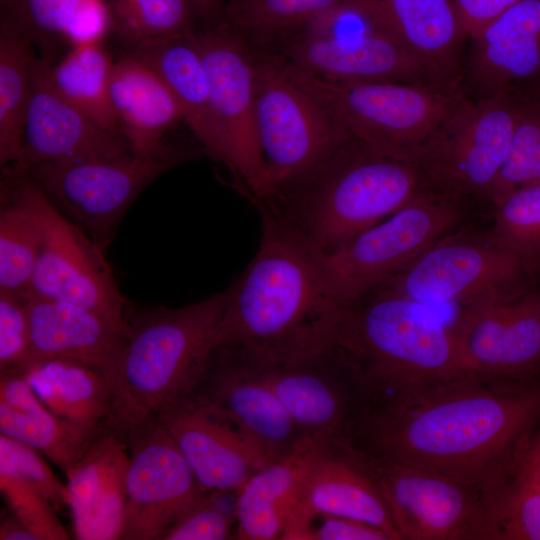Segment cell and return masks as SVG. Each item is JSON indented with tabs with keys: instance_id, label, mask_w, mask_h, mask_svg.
<instances>
[{
	"instance_id": "49",
	"label": "cell",
	"mask_w": 540,
	"mask_h": 540,
	"mask_svg": "<svg viewBox=\"0 0 540 540\" xmlns=\"http://www.w3.org/2000/svg\"><path fill=\"white\" fill-rule=\"evenodd\" d=\"M532 86L540 90V82L538 84H535V85H532Z\"/></svg>"
},
{
	"instance_id": "30",
	"label": "cell",
	"mask_w": 540,
	"mask_h": 540,
	"mask_svg": "<svg viewBox=\"0 0 540 540\" xmlns=\"http://www.w3.org/2000/svg\"><path fill=\"white\" fill-rule=\"evenodd\" d=\"M21 371L44 405L68 426L89 438L105 427L112 386L98 371L61 358L33 362Z\"/></svg>"
},
{
	"instance_id": "7",
	"label": "cell",
	"mask_w": 540,
	"mask_h": 540,
	"mask_svg": "<svg viewBox=\"0 0 540 540\" xmlns=\"http://www.w3.org/2000/svg\"><path fill=\"white\" fill-rule=\"evenodd\" d=\"M202 152L171 145L142 155L122 154L43 163L27 173L50 202L103 250L135 199L159 176Z\"/></svg>"
},
{
	"instance_id": "42",
	"label": "cell",
	"mask_w": 540,
	"mask_h": 540,
	"mask_svg": "<svg viewBox=\"0 0 540 540\" xmlns=\"http://www.w3.org/2000/svg\"><path fill=\"white\" fill-rule=\"evenodd\" d=\"M0 490L10 511L38 540L70 539L50 501L20 476L4 467H0Z\"/></svg>"
},
{
	"instance_id": "38",
	"label": "cell",
	"mask_w": 540,
	"mask_h": 540,
	"mask_svg": "<svg viewBox=\"0 0 540 540\" xmlns=\"http://www.w3.org/2000/svg\"><path fill=\"white\" fill-rule=\"evenodd\" d=\"M489 236L516 256L526 273L540 265V184L516 188L495 204Z\"/></svg>"
},
{
	"instance_id": "18",
	"label": "cell",
	"mask_w": 540,
	"mask_h": 540,
	"mask_svg": "<svg viewBox=\"0 0 540 540\" xmlns=\"http://www.w3.org/2000/svg\"><path fill=\"white\" fill-rule=\"evenodd\" d=\"M468 371L535 378L540 297L520 291L465 306L451 327Z\"/></svg>"
},
{
	"instance_id": "34",
	"label": "cell",
	"mask_w": 540,
	"mask_h": 540,
	"mask_svg": "<svg viewBox=\"0 0 540 540\" xmlns=\"http://www.w3.org/2000/svg\"><path fill=\"white\" fill-rule=\"evenodd\" d=\"M351 0H225L220 24L251 48L265 50Z\"/></svg>"
},
{
	"instance_id": "29",
	"label": "cell",
	"mask_w": 540,
	"mask_h": 540,
	"mask_svg": "<svg viewBox=\"0 0 540 540\" xmlns=\"http://www.w3.org/2000/svg\"><path fill=\"white\" fill-rule=\"evenodd\" d=\"M477 79L493 92L540 82V0L515 4L474 39Z\"/></svg>"
},
{
	"instance_id": "45",
	"label": "cell",
	"mask_w": 540,
	"mask_h": 540,
	"mask_svg": "<svg viewBox=\"0 0 540 540\" xmlns=\"http://www.w3.org/2000/svg\"><path fill=\"white\" fill-rule=\"evenodd\" d=\"M303 540H391V538L385 531L368 522L319 514L310 521Z\"/></svg>"
},
{
	"instance_id": "44",
	"label": "cell",
	"mask_w": 540,
	"mask_h": 540,
	"mask_svg": "<svg viewBox=\"0 0 540 540\" xmlns=\"http://www.w3.org/2000/svg\"><path fill=\"white\" fill-rule=\"evenodd\" d=\"M31 349L25 301L0 292V370L23 369Z\"/></svg>"
},
{
	"instance_id": "31",
	"label": "cell",
	"mask_w": 540,
	"mask_h": 540,
	"mask_svg": "<svg viewBox=\"0 0 540 540\" xmlns=\"http://www.w3.org/2000/svg\"><path fill=\"white\" fill-rule=\"evenodd\" d=\"M0 433L34 448L64 473L94 437L55 416L19 369L0 370Z\"/></svg>"
},
{
	"instance_id": "48",
	"label": "cell",
	"mask_w": 540,
	"mask_h": 540,
	"mask_svg": "<svg viewBox=\"0 0 540 540\" xmlns=\"http://www.w3.org/2000/svg\"><path fill=\"white\" fill-rule=\"evenodd\" d=\"M0 540H38L31 530L11 511L1 518Z\"/></svg>"
},
{
	"instance_id": "14",
	"label": "cell",
	"mask_w": 540,
	"mask_h": 540,
	"mask_svg": "<svg viewBox=\"0 0 540 540\" xmlns=\"http://www.w3.org/2000/svg\"><path fill=\"white\" fill-rule=\"evenodd\" d=\"M194 36L225 144V169L254 203L264 191L265 167L256 126L253 50L222 24L198 28Z\"/></svg>"
},
{
	"instance_id": "1",
	"label": "cell",
	"mask_w": 540,
	"mask_h": 540,
	"mask_svg": "<svg viewBox=\"0 0 540 540\" xmlns=\"http://www.w3.org/2000/svg\"><path fill=\"white\" fill-rule=\"evenodd\" d=\"M540 423V382L465 371L400 391L371 394L351 446L491 493L516 470Z\"/></svg>"
},
{
	"instance_id": "3",
	"label": "cell",
	"mask_w": 540,
	"mask_h": 540,
	"mask_svg": "<svg viewBox=\"0 0 540 540\" xmlns=\"http://www.w3.org/2000/svg\"><path fill=\"white\" fill-rule=\"evenodd\" d=\"M429 188L416 162L350 137L254 206L266 208L328 255Z\"/></svg>"
},
{
	"instance_id": "33",
	"label": "cell",
	"mask_w": 540,
	"mask_h": 540,
	"mask_svg": "<svg viewBox=\"0 0 540 540\" xmlns=\"http://www.w3.org/2000/svg\"><path fill=\"white\" fill-rule=\"evenodd\" d=\"M114 62L104 40L85 42L69 49L49 74L62 97L104 127L121 133L109 98Z\"/></svg>"
},
{
	"instance_id": "26",
	"label": "cell",
	"mask_w": 540,
	"mask_h": 540,
	"mask_svg": "<svg viewBox=\"0 0 540 540\" xmlns=\"http://www.w3.org/2000/svg\"><path fill=\"white\" fill-rule=\"evenodd\" d=\"M0 32L29 43L52 67L75 45L105 41L110 26L101 0H0Z\"/></svg>"
},
{
	"instance_id": "4",
	"label": "cell",
	"mask_w": 540,
	"mask_h": 540,
	"mask_svg": "<svg viewBox=\"0 0 540 540\" xmlns=\"http://www.w3.org/2000/svg\"><path fill=\"white\" fill-rule=\"evenodd\" d=\"M226 301L227 289L177 308L128 302L106 427L122 437L192 390L216 346Z\"/></svg>"
},
{
	"instance_id": "13",
	"label": "cell",
	"mask_w": 540,
	"mask_h": 540,
	"mask_svg": "<svg viewBox=\"0 0 540 540\" xmlns=\"http://www.w3.org/2000/svg\"><path fill=\"white\" fill-rule=\"evenodd\" d=\"M249 359L310 447L351 446L369 393L342 349L331 346L296 360L268 364Z\"/></svg>"
},
{
	"instance_id": "41",
	"label": "cell",
	"mask_w": 540,
	"mask_h": 540,
	"mask_svg": "<svg viewBox=\"0 0 540 540\" xmlns=\"http://www.w3.org/2000/svg\"><path fill=\"white\" fill-rule=\"evenodd\" d=\"M236 500V492H204L165 531L161 540H225L236 538Z\"/></svg>"
},
{
	"instance_id": "9",
	"label": "cell",
	"mask_w": 540,
	"mask_h": 540,
	"mask_svg": "<svg viewBox=\"0 0 540 540\" xmlns=\"http://www.w3.org/2000/svg\"><path fill=\"white\" fill-rule=\"evenodd\" d=\"M3 169L1 181L31 207L42 229L31 296L79 305L127 330L128 301L119 291L104 250L65 217L27 173Z\"/></svg>"
},
{
	"instance_id": "24",
	"label": "cell",
	"mask_w": 540,
	"mask_h": 540,
	"mask_svg": "<svg viewBox=\"0 0 540 540\" xmlns=\"http://www.w3.org/2000/svg\"><path fill=\"white\" fill-rule=\"evenodd\" d=\"M25 306L31 349L24 368L46 359H68L98 371L112 386L128 329L69 302L31 296Z\"/></svg>"
},
{
	"instance_id": "35",
	"label": "cell",
	"mask_w": 540,
	"mask_h": 540,
	"mask_svg": "<svg viewBox=\"0 0 540 540\" xmlns=\"http://www.w3.org/2000/svg\"><path fill=\"white\" fill-rule=\"evenodd\" d=\"M42 245V229L31 207L1 181L0 292L26 301Z\"/></svg>"
},
{
	"instance_id": "15",
	"label": "cell",
	"mask_w": 540,
	"mask_h": 540,
	"mask_svg": "<svg viewBox=\"0 0 540 540\" xmlns=\"http://www.w3.org/2000/svg\"><path fill=\"white\" fill-rule=\"evenodd\" d=\"M519 259L490 236L446 235L379 287L425 305L473 303L518 292Z\"/></svg>"
},
{
	"instance_id": "32",
	"label": "cell",
	"mask_w": 540,
	"mask_h": 540,
	"mask_svg": "<svg viewBox=\"0 0 540 540\" xmlns=\"http://www.w3.org/2000/svg\"><path fill=\"white\" fill-rule=\"evenodd\" d=\"M313 448L270 462L237 492L236 538L281 539L298 505Z\"/></svg>"
},
{
	"instance_id": "37",
	"label": "cell",
	"mask_w": 540,
	"mask_h": 540,
	"mask_svg": "<svg viewBox=\"0 0 540 540\" xmlns=\"http://www.w3.org/2000/svg\"><path fill=\"white\" fill-rule=\"evenodd\" d=\"M114 37L128 51L198 29L187 0H101Z\"/></svg>"
},
{
	"instance_id": "2",
	"label": "cell",
	"mask_w": 540,
	"mask_h": 540,
	"mask_svg": "<svg viewBox=\"0 0 540 540\" xmlns=\"http://www.w3.org/2000/svg\"><path fill=\"white\" fill-rule=\"evenodd\" d=\"M256 255L227 288L216 346L258 363L327 349L339 308L329 294L324 254L264 207Z\"/></svg>"
},
{
	"instance_id": "10",
	"label": "cell",
	"mask_w": 540,
	"mask_h": 540,
	"mask_svg": "<svg viewBox=\"0 0 540 540\" xmlns=\"http://www.w3.org/2000/svg\"><path fill=\"white\" fill-rule=\"evenodd\" d=\"M450 197L429 188L324 255L327 287L334 302L349 303L381 286L445 237L460 219Z\"/></svg>"
},
{
	"instance_id": "40",
	"label": "cell",
	"mask_w": 540,
	"mask_h": 540,
	"mask_svg": "<svg viewBox=\"0 0 540 540\" xmlns=\"http://www.w3.org/2000/svg\"><path fill=\"white\" fill-rule=\"evenodd\" d=\"M495 540H540V485L518 473L489 494Z\"/></svg>"
},
{
	"instance_id": "47",
	"label": "cell",
	"mask_w": 540,
	"mask_h": 540,
	"mask_svg": "<svg viewBox=\"0 0 540 540\" xmlns=\"http://www.w3.org/2000/svg\"><path fill=\"white\" fill-rule=\"evenodd\" d=\"M515 473L540 485V423L525 446Z\"/></svg>"
},
{
	"instance_id": "17",
	"label": "cell",
	"mask_w": 540,
	"mask_h": 540,
	"mask_svg": "<svg viewBox=\"0 0 540 540\" xmlns=\"http://www.w3.org/2000/svg\"><path fill=\"white\" fill-rule=\"evenodd\" d=\"M122 438L129 465L120 539L161 540L204 492L175 441L155 417Z\"/></svg>"
},
{
	"instance_id": "6",
	"label": "cell",
	"mask_w": 540,
	"mask_h": 540,
	"mask_svg": "<svg viewBox=\"0 0 540 540\" xmlns=\"http://www.w3.org/2000/svg\"><path fill=\"white\" fill-rule=\"evenodd\" d=\"M284 62L291 76L351 137L416 163L462 97L455 88L426 83L331 82Z\"/></svg>"
},
{
	"instance_id": "46",
	"label": "cell",
	"mask_w": 540,
	"mask_h": 540,
	"mask_svg": "<svg viewBox=\"0 0 540 540\" xmlns=\"http://www.w3.org/2000/svg\"><path fill=\"white\" fill-rule=\"evenodd\" d=\"M522 0H453L466 36L477 38L506 10Z\"/></svg>"
},
{
	"instance_id": "27",
	"label": "cell",
	"mask_w": 540,
	"mask_h": 540,
	"mask_svg": "<svg viewBox=\"0 0 540 540\" xmlns=\"http://www.w3.org/2000/svg\"><path fill=\"white\" fill-rule=\"evenodd\" d=\"M194 34L145 43L124 52L148 64L163 79L177 99L184 122L198 145L206 155L226 168L225 144Z\"/></svg>"
},
{
	"instance_id": "25",
	"label": "cell",
	"mask_w": 540,
	"mask_h": 540,
	"mask_svg": "<svg viewBox=\"0 0 540 540\" xmlns=\"http://www.w3.org/2000/svg\"><path fill=\"white\" fill-rule=\"evenodd\" d=\"M109 98L121 133L137 154L153 155L169 148L166 134L184 122L181 107L163 79L127 52L114 62Z\"/></svg>"
},
{
	"instance_id": "22",
	"label": "cell",
	"mask_w": 540,
	"mask_h": 540,
	"mask_svg": "<svg viewBox=\"0 0 540 540\" xmlns=\"http://www.w3.org/2000/svg\"><path fill=\"white\" fill-rule=\"evenodd\" d=\"M155 418L175 441L203 492H238L269 462L232 424L190 395Z\"/></svg>"
},
{
	"instance_id": "5",
	"label": "cell",
	"mask_w": 540,
	"mask_h": 540,
	"mask_svg": "<svg viewBox=\"0 0 540 540\" xmlns=\"http://www.w3.org/2000/svg\"><path fill=\"white\" fill-rule=\"evenodd\" d=\"M332 344L353 362L369 395L468 371L452 328L430 306L383 287L339 306Z\"/></svg>"
},
{
	"instance_id": "43",
	"label": "cell",
	"mask_w": 540,
	"mask_h": 540,
	"mask_svg": "<svg viewBox=\"0 0 540 540\" xmlns=\"http://www.w3.org/2000/svg\"><path fill=\"white\" fill-rule=\"evenodd\" d=\"M34 448L0 433V467L20 476L46 499L56 511L67 507V488Z\"/></svg>"
},
{
	"instance_id": "12",
	"label": "cell",
	"mask_w": 540,
	"mask_h": 540,
	"mask_svg": "<svg viewBox=\"0 0 540 540\" xmlns=\"http://www.w3.org/2000/svg\"><path fill=\"white\" fill-rule=\"evenodd\" d=\"M364 456L402 540H495L489 493L480 487L431 469Z\"/></svg>"
},
{
	"instance_id": "20",
	"label": "cell",
	"mask_w": 540,
	"mask_h": 540,
	"mask_svg": "<svg viewBox=\"0 0 540 540\" xmlns=\"http://www.w3.org/2000/svg\"><path fill=\"white\" fill-rule=\"evenodd\" d=\"M50 68L36 55L22 148L17 160L3 168L25 173L38 164L130 151L121 133L104 127L54 89Z\"/></svg>"
},
{
	"instance_id": "21",
	"label": "cell",
	"mask_w": 540,
	"mask_h": 540,
	"mask_svg": "<svg viewBox=\"0 0 540 540\" xmlns=\"http://www.w3.org/2000/svg\"><path fill=\"white\" fill-rule=\"evenodd\" d=\"M361 520L402 540L366 457L349 445L313 448L298 505L281 539L303 540L313 517Z\"/></svg>"
},
{
	"instance_id": "36",
	"label": "cell",
	"mask_w": 540,
	"mask_h": 540,
	"mask_svg": "<svg viewBox=\"0 0 540 540\" xmlns=\"http://www.w3.org/2000/svg\"><path fill=\"white\" fill-rule=\"evenodd\" d=\"M36 52L26 41L0 32V165L14 163L21 151Z\"/></svg>"
},
{
	"instance_id": "23",
	"label": "cell",
	"mask_w": 540,
	"mask_h": 540,
	"mask_svg": "<svg viewBox=\"0 0 540 540\" xmlns=\"http://www.w3.org/2000/svg\"><path fill=\"white\" fill-rule=\"evenodd\" d=\"M128 465L126 442L105 426L65 472L67 507L76 539H120Z\"/></svg>"
},
{
	"instance_id": "11",
	"label": "cell",
	"mask_w": 540,
	"mask_h": 540,
	"mask_svg": "<svg viewBox=\"0 0 540 540\" xmlns=\"http://www.w3.org/2000/svg\"><path fill=\"white\" fill-rule=\"evenodd\" d=\"M510 92H492L477 101L461 97L418 156L430 188L451 197H488L517 121L518 98Z\"/></svg>"
},
{
	"instance_id": "39",
	"label": "cell",
	"mask_w": 540,
	"mask_h": 540,
	"mask_svg": "<svg viewBox=\"0 0 540 540\" xmlns=\"http://www.w3.org/2000/svg\"><path fill=\"white\" fill-rule=\"evenodd\" d=\"M518 98V116L508 156L489 192L495 205L518 187L540 184V90Z\"/></svg>"
},
{
	"instance_id": "16",
	"label": "cell",
	"mask_w": 540,
	"mask_h": 540,
	"mask_svg": "<svg viewBox=\"0 0 540 540\" xmlns=\"http://www.w3.org/2000/svg\"><path fill=\"white\" fill-rule=\"evenodd\" d=\"M232 424L270 463L310 447L257 366L217 346L187 394Z\"/></svg>"
},
{
	"instance_id": "19",
	"label": "cell",
	"mask_w": 540,
	"mask_h": 540,
	"mask_svg": "<svg viewBox=\"0 0 540 540\" xmlns=\"http://www.w3.org/2000/svg\"><path fill=\"white\" fill-rule=\"evenodd\" d=\"M265 50L279 54L296 68L326 81H394L444 86L383 28L338 37L297 33Z\"/></svg>"
},
{
	"instance_id": "8",
	"label": "cell",
	"mask_w": 540,
	"mask_h": 540,
	"mask_svg": "<svg viewBox=\"0 0 540 540\" xmlns=\"http://www.w3.org/2000/svg\"><path fill=\"white\" fill-rule=\"evenodd\" d=\"M252 50L256 126L265 167L259 201L310 170L351 136L291 76L279 54Z\"/></svg>"
},
{
	"instance_id": "28",
	"label": "cell",
	"mask_w": 540,
	"mask_h": 540,
	"mask_svg": "<svg viewBox=\"0 0 540 540\" xmlns=\"http://www.w3.org/2000/svg\"><path fill=\"white\" fill-rule=\"evenodd\" d=\"M379 24L442 85L454 80L463 37L453 0H376Z\"/></svg>"
}]
</instances>
